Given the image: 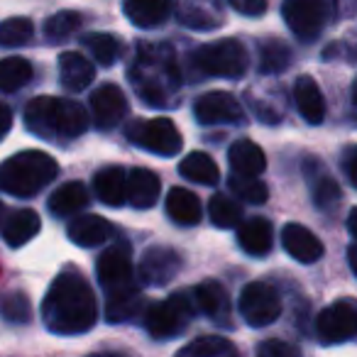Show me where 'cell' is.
I'll return each instance as SVG.
<instances>
[{"label": "cell", "mask_w": 357, "mask_h": 357, "mask_svg": "<svg viewBox=\"0 0 357 357\" xmlns=\"http://www.w3.org/2000/svg\"><path fill=\"white\" fill-rule=\"evenodd\" d=\"M42 318L47 331L54 335L89 333L98 321V303H96L93 289L74 269L61 272L45 294Z\"/></svg>", "instance_id": "cell-1"}, {"label": "cell", "mask_w": 357, "mask_h": 357, "mask_svg": "<svg viewBox=\"0 0 357 357\" xmlns=\"http://www.w3.org/2000/svg\"><path fill=\"white\" fill-rule=\"evenodd\" d=\"M130 84L149 108H174L181 91V71L172 47L139 45L130 66Z\"/></svg>", "instance_id": "cell-2"}, {"label": "cell", "mask_w": 357, "mask_h": 357, "mask_svg": "<svg viewBox=\"0 0 357 357\" xmlns=\"http://www.w3.org/2000/svg\"><path fill=\"white\" fill-rule=\"evenodd\" d=\"M25 123L37 137L76 139L89 130V115L76 100L40 96L25 105Z\"/></svg>", "instance_id": "cell-3"}, {"label": "cell", "mask_w": 357, "mask_h": 357, "mask_svg": "<svg viewBox=\"0 0 357 357\" xmlns=\"http://www.w3.org/2000/svg\"><path fill=\"white\" fill-rule=\"evenodd\" d=\"M56 176V159L40 149H25L0 162V191L15 199H32Z\"/></svg>", "instance_id": "cell-4"}, {"label": "cell", "mask_w": 357, "mask_h": 357, "mask_svg": "<svg viewBox=\"0 0 357 357\" xmlns=\"http://www.w3.org/2000/svg\"><path fill=\"white\" fill-rule=\"evenodd\" d=\"M284 22L301 42H313L337 17V0H284Z\"/></svg>", "instance_id": "cell-5"}, {"label": "cell", "mask_w": 357, "mask_h": 357, "mask_svg": "<svg viewBox=\"0 0 357 357\" xmlns=\"http://www.w3.org/2000/svg\"><path fill=\"white\" fill-rule=\"evenodd\" d=\"M248 50L238 40H218L194 52V66L215 79H240L248 71Z\"/></svg>", "instance_id": "cell-6"}, {"label": "cell", "mask_w": 357, "mask_h": 357, "mask_svg": "<svg viewBox=\"0 0 357 357\" xmlns=\"http://www.w3.org/2000/svg\"><path fill=\"white\" fill-rule=\"evenodd\" d=\"M196 313V306L191 301V294H172L164 301H157L147 306L144 311V328L157 340L176 337L191 323Z\"/></svg>", "instance_id": "cell-7"}, {"label": "cell", "mask_w": 357, "mask_h": 357, "mask_svg": "<svg viewBox=\"0 0 357 357\" xmlns=\"http://www.w3.org/2000/svg\"><path fill=\"white\" fill-rule=\"evenodd\" d=\"M125 137L157 157H176L184 147V137L169 118L135 120L125 128Z\"/></svg>", "instance_id": "cell-8"}, {"label": "cell", "mask_w": 357, "mask_h": 357, "mask_svg": "<svg viewBox=\"0 0 357 357\" xmlns=\"http://www.w3.org/2000/svg\"><path fill=\"white\" fill-rule=\"evenodd\" d=\"M240 316L250 328H267L282 316V296L267 282H250L240 291Z\"/></svg>", "instance_id": "cell-9"}, {"label": "cell", "mask_w": 357, "mask_h": 357, "mask_svg": "<svg viewBox=\"0 0 357 357\" xmlns=\"http://www.w3.org/2000/svg\"><path fill=\"white\" fill-rule=\"evenodd\" d=\"M316 333L323 345H340L355 337L357 308L350 298H340L333 306L323 308L316 318Z\"/></svg>", "instance_id": "cell-10"}, {"label": "cell", "mask_w": 357, "mask_h": 357, "mask_svg": "<svg viewBox=\"0 0 357 357\" xmlns=\"http://www.w3.org/2000/svg\"><path fill=\"white\" fill-rule=\"evenodd\" d=\"M194 115L201 125H240L245 123V110L238 98L225 91H208L194 103Z\"/></svg>", "instance_id": "cell-11"}, {"label": "cell", "mask_w": 357, "mask_h": 357, "mask_svg": "<svg viewBox=\"0 0 357 357\" xmlns=\"http://www.w3.org/2000/svg\"><path fill=\"white\" fill-rule=\"evenodd\" d=\"M181 272V255L167 245H152L144 250L139 262V282L147 287H167Z\"/></svg>", "instance_id": "cell-12"}, {"label": "cell", "mask_w": 357, "mask_h": 357, "mask_svg": "<svg viewBox=\"0 0 357 357\" xmlns=\"http://www.w3.org/2000/svg\"><path fill=\"white\" fill-rule=\"evenodd\" d=\"M96 274L105 291L130 284L132 282V248L128 243H113L110 248H105L96 264Z\"/></svg>", "instance_id": "cell-13"}, {"label": "cell", "mask_w": 357, "mask_h": 357, "mask_svg": "<svg viewBox=\"0 0 357 357\" xmlns=\"http://www.w3.org/2000/svg\"><path fill=\"white\" fill-rule=\"evenodd\" d=\"M91 113L100 130H113L128 115V98L115 84H103L91 93Z\"/></svg>", "instance_id": "cell-14"}, {"label": "cell", "mask_w": 357, "mask_h": 357, "mask_svg": "<svg viewBox=\"0 0 357 357\" xmlns=\"http://www.w3.org/2000/svg\"><path fill=\"white\" fill-rule=\"evenodd\" d=\"M191 301H194L196 311L208 316L213 323H220V326H225V328H233V323H230V318H233V311H230V296L220 282H213V279L201 282L199 287L191 291Z\"/></svg>", "instance_id": "cell-15"}, {"label": "cell", "mask_w": 357, "mask_h": 357, "mask_svg": "<svg viewBox=\"0 0 357 357\" xmlns=\"http://www.w3.org/2000/svg\"><path fill=\"white\" fill-rule=\"evenodd\" d=\"M176 17L189 30L208 32L223 25L220 0H176Z\"/></svg>", "instance_id": "cell-16"}, {"label": "cell", "mask_w": 357, "mask_h": 357, "mask_svg": "<svg viewBox=\"0 0 357 357\" xmlns=\"http://www.w3.org/2000/svg\"><path fill=\"white\" fill-rule=\"evenodd\" d=\"M159 191H162V181L154 172L144 167H135L125 176V201L132 208L147 211L159 201Z\"/></svg>", "instance_id": "cell-17"}, {"label": "cell", "mask_w": 357, "mask_h": 357, "mask_svg": "<svg viewBox=\"0 0 357 357\" xmlns=\"http://www.w3.org/2000/svg\"><path fill=\"white\" fill-rule=\"evenodd\" d=\"M66 235H69L71 243L79 245V248H98V245L108 243V240L113 238L115 228L103 215L84 213V215H76V218L66 225Z\"/></svg>", "instance_id": "cell-18"}, {"label": "cell", "mask_w": 357, "mask_h": 357, "mask_svg": "<svg viewBox=\"0 0 357 357\" xmlns=\"http://www.w3.org/2000/svg\"><path fill=\"white\" fill-rule=\"evenodd\" d=\"M238 243L250 257H267L274 248V228L267 218L252 215L238 225Z\"/></svg>", "instance_id": "cell-19"}, {"label": "cell", "mask_w": 357, "mask_h": 357, "mask_svg": "<svg viewBox=\"0 0 357 357\" xmlns=\"http://www.w3.org/2000/svg\"><path fill=\"white\" fill-rule=\"evenodd\" d=\"M282 245L294 259L303 264H313L323 257V243L308 228L298 223H287L282 228Z\"/></svg>", "instance_id": "cell-20"}, {"label": "cell", "mask_w": 357, "mask_h": 357, "mask_svg": "<svg viewBox=\"0 0 357 357\" xmlns=\"http://www.w3.org/2000/svg\"><path fill=\"white\" fill-rule=\"evenodd\" d=\"M142 301L144 298L135 282L110 289L108 301H105V318H108V323L132 321L135 316L142 313Z\"/></svg>", "instance_id": "cell-21"}, {"label": "cell", "mask_w": 357, "mask_h": 357, "mask_svg": "<svg viewBox=\"0 0 357 357\" xmlns=\"http://www.w3.org/2000/svg\"><path fill=\"white\" fill-rule=\"evenodd\" d=\"M294 100H296L298 113L308 125H321L326 120V98H323V91L318 89L313 76H298L294 84Z\"/></svg>", "instance_id": "cell-22"}, {"label": "cell", "mask_w": 357, "mask_h": 357, "mask_svg": "<svg viewBox=\"0 0 357 357\" xmlns=\"http://www.w3.org/2000/svg\"><path fill=\"white\" fill-rule=\"evenodd\" d=\"M228 162L233 174H240V176H259V174L267 169V157H264L262 147L255 144L252 139L243 137L235 139L228 149Z\"/></svg>", "instance_id": "cell-23"}, {"label": "cell", "mask_w": 357, "mask_h": 357, "mask_svg": "<svg viewBox=\"0 0 357 357\" xmlns=\"http://www.w3.org/2000/svg\"><path fill=\"white\" fill-rule=\"evenodd\" d=\"M164 206H167V215L178 225H196L201 223V215H204L199 196L189 189H181V186L169 189Z\"/></svg>", "instance_id": "cell-24"}, {"label": "cell", "mask_w": 357, "mask_h": 357, "mask_svg": "<svg viewBox=\"0 0 357 357\" xmlns=\"http://www.w3.org/2000/svg\"><path fill=\"white\" fill-rule=\"evenodd\" d=\"M172 0H125V15L135 27L152 30L167 22Z\"/></svg>", "instance_id": "cell-25"}, {"label": "cell", "mask_w": 357, "mask_h": 357, "mask_svg": "<svg viewBox=\"0 0 357 357\" xmlns=\"http://www.w3.org/2000/svg\"><path fill=\"white\" fill-rule=\"evenodd\" d=\"M59 79L69 91H84L93 84L96 69L79 52H64L59 56Z\"/></svg>", "instance_id": "cell-26"}, {"label": "cell", "mask_w": 357, "mask_h": 357, "mask_svg": "<svg viewBox=\"0 0 357 357\" xmlns=\"http://www.w3.org/2000/svg\"><path fill=\"white\" fill-rule=\"evenodd\" d=\"M125 176H128V172L123 167H115V164L96 172L93 191L110 208H120L125 204Z\"/></svg>", "instance_id": "cell-27"}, {"label": "cell", "mask_w": 357, "mask_h": 357, "mask_svg": "<svg viewBox=\"0 0 357 357\" xmlns=\"http://www.w3.org/2000/svg\"><path fill=\"white\" fill-rule=\"evenodd\" d=\"M40 228H42V220L35 211L30 208H20L6 220L3 225V238L10 248H22L25 243H30L32 238L40 235Z\"/></svg>", "instance_id": "cell-28"}, {"label": "cell", "mask_w": 357, "mask_h": 357, "mask_svg": "<svg viewBox=\"0 0 357 357\" xmlns=\"http://www.w3.org/2000/svg\"><path fill=\"white\" fill-rule=\"evenodd\" d=\"M89 206V191L81 181H69V184H61L54 194L50 196V211L56 218H66V215H74L79 211H84Z\"/></svg>", "instance_id": "cell-29"}, {"label": "cell", "mask_w": 357, "mask_h": 357, "mask_svg": "<svg viewBox=\"0 0 357 357\" xmlns=\"http://www.w3.org/2000/svg\"><path fill=\"white\" fill-rule=\"evenodd\" d=\"M178 174L194 184L204 186H215L220 181V169L213 162V157H208L206 152H191L181 159L178 164Z\"/></svg>", "instance_id": "cell-30"}, {"label": "cell", "mask_w": 357, "mask_h": 357, "mask_svg": "<svg viewBox=\"0 0 357 357\" xmlns=\"http://www.w3.org/2000/svg\"><path fill=\"white\" fill-rule=\"evenodd\" d=\"M291 66V50L287 42L269 37L259 45V71L264 76H277Z\"/></svg>", "instance_id": "cell-31"}, {"label": "cell", "mask_w": 357, "mask_h": 357, "mask_svg": "<svg viewBox=\"0 0 357 357\" xmlns=\"http://www.w3.org/2000/svg\"><path fill=\"white\" fill-rule=\"evenodd\" d=\"M208 215L215 228L233 230V228H238L240 220H243V206L230 199V196L215 194L213 199L208 201Z\"/></svg>", "instance_id": "cell-32"}, {"label": "cell", "mask_w": 357, "mask_h": 357, "mask_svg": "<svg viewBox=\"0 0 357 357\" xmlns=\"http://www.w3.org/2000/svg\"><path fill=\"white\" fill-rule=\"evenodd\" d=\"M32 79V64L22 56H8L0 61V91H20Z\"/></svg>", "instance_id": "cell-33"}, {"label": "cell", "mask_w": 357, "mask_h": 357, "mask_svg": "<svg viewBox=\"0 0 357 357\" xmlns=\"http://www.w3.org/2000/svg\"><path fill=\"white\" fill-rule=\"evenodd\" d=\"M176 357H238L230 340L220 335H204L184 347Z\"/></svg>", "instance_id": "cell-34"}, {"label": "cell", "mask_w": 357, "mask_h": 357, "mask_svg": "<svg viewBox=\"0 0 357 357\" xmlns=\"http://www.w3.org/2000/svg\"><path fill=\"white\" fill-rule=\"evenodd\" d=\"M228 186L240 201H245V204L259 206V204H267V199H269L267 184H262L259 176H240V174H230Z\"/></svg>", "instance_id": "cell-35"}, {"label": "cell", "mask_w": 357, "mask_h": 357, "mask_svg": "<svg viewBox=\"0 0 357 357\" xmlns=\"http://www.w3.org/2000/svg\"><path fill=\"white\" fill-rule=\"evenodd\" d=\"M84 47L103 66H113L120 56V42L113 35H105V32H91V35H86Z\"/></svg>", "instance_id": "cell-36"}, {"label": "cell", "mask_w": 357, "mask_h": 357, "mask_svg": "<svg viewBox=\"0 0 357 357\" xmlns=\"http://www.w3.org/2000/svg\"><path fill=\"white\" fill-rule=\"evenodd\" d=\"M79 27H81V13L61 10L45 22V37L52 42V45H59V42L69 40Z\"/></svg>", "instance_id": "cell-37"}, {"label": "cell", "mask_w": 357, "mask_h": 357, "mask_svg": "<svg viewBox=\"0 0 357 357\" xmlns=\"http://www.w3.org/2000/svg\"><path fill=\"white\" fill-rule=\"evenodd\" d=\"M311 194L313 204L318 211H326L331 213L337 204H340V186L335 184V178H331L328 174L321 172V176H311Z\"/></svg>", "instance_id": "cell-38"}, {"label": "cell", "mask_w": 357, "mask_h": 357, "mask_svg": "<svg viewBox=\"0 0 357 357\" xmlns=\"http://www.w3.org/2000/svg\"><path fill=\"white\" fill-rule=\"evenodd\" d=\"M35 25L27 17H10L0 22V47H22L32 40Z\"/></svg>", "instance_id": "cell-39"}, {"label": "cell", "mask_w": 357, "mask_h": 357, "mask_svg": "<svg viewBox=\"0 0 357 357\" xmlns=\"http://www.w3.org/2000/svg\"><path fill=\"white\" fill-rule=\"evenodd\" d=\"M0 316L6 318V321L15 323V326L30 321L32 308H30V301H27L25 294L13 291V294H8V296H3V301H0Z\"/></svg>", "instance_id": "cell-40"}, {"label": "cell", "mask_w": 357, "mask_h": 357, "mask_svg": "<svg viewBox=\"0 0 357 357\" xmlns=\"http://www.w3.org/2000/svg\"><path fill=\"white\" fill-rule=\"evenodd\" d=\"M257 357H303V355L294 342L272 337V340H264L257 347Z\"/></svg>", "instance_id": "cell-41"}, {"label": "cell", "mask_w": 357, "mask_h": 357, "mask_svg": "<svg viewBox=\"0 0 357 357\" xmlns=\"http://www.w3.org/2000/svg\"><path fill=\"white\" fill-rule=\"evenodd\" d=\"M230 8L238 10L240 15H248V17H259L267 13V0H228Z\"/></svg>", "instance_id": "cell-42"}, {"label": "cell", "mask_w": 357, "mask_h": 357, "mask_svg": "<svg viewBox=\"0 0 357 357\" xmlns=\"http://www.w3.org/2000/svg\"><path fill=\"white\" fill-rule=\"evenodd\" d=\"M342 169L347 174V181L352 186H357V178H355V147H347L345 154H342Z\"/></svg>", "instance_id": "cell-43"}, {"label": "cell", "mask_w": 357, "mask_h": 357, "mask_svg": "<svg viewBox=\"0 0 357 357\" xmlns=\"http://www.w3.org/2000/svg\"><path fill=\"white\" fill-rule=\"evenodd\" d=\"M10 125H13V110L6 103H0V139L10 132Z\"/></svg>", "instance_id": "cell-44"}, {"label": "cell", "mask_w": 357, "mask_h": 357, "mask_svg": "<svg viewBox=\"0 0 357 357\" xmlns=\"http://www.w3.org/2000/svg\"><path fill=\"white\" fill-rule=\"evenodd\" d=\"M355 218H357V213L350 211V215H347V233H350V238H355Z\"/></svg>", "instance_id": "cell-45"}, {"label": "cell", "mask_w": 357, "mask_h": 357, "mask_svg": "<svg viewBox=\"0 0 357 357\" xmlns=\"http://www.w3.org/2000/svg\"><path fill=\"white\" fill-rule=\"evenodd\" d=\"M347 259H350V269H352V274L357 272V267H355V243L347 248Z\"/></svg>", "instance_id": "cell-46"}, {"label": "cell", "mask_w": 357, "mask_h": 357, "mask_svg": "<svg viewBox=\"0 0 357 357\" xmlns=\"http://www.w3.org/2000/svg\"><path fill=\"white\" fill-rule=\"evenodd\" d=\"M89 357H123L118 352H100V355H89Z\"/></svg>", "instance_id": "cell-47"}]
</instances>
